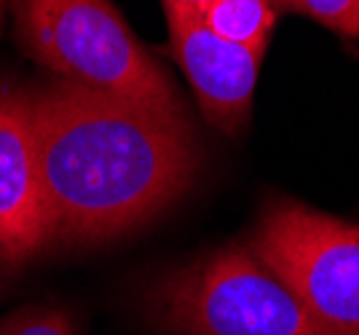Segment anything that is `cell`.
<instances>
[{
  "instance_id": "obj_5",
  "label": "cell",
  "mask_w": 359,
  "mask_h": 335,
  "mask_svg": "<svg viewBox=\"0 0 359 335\" xmlns=\"http://www.w3.org/2000/svg\"><path fill=\"white\" fill-rule=\"evenodd\" d=\"M48 244L32 97L0 83V266L14 268Z\"/></svg>"
},
{
  "instance_id": "obj_6",
  "label": "cell",
  "mask_w": 359,
  "mask_h": 335,
  "mask_svg": "<svg viewBox=\"0 0 359 335\" xmlns=\"http://www.w3.org/2000/svg\"><path fill=\"white\" fill-rule=\"evenodd\" d=\"M166 22L172 54L191 81L207 121L225 135H239L250 121L263 54L215 35L198 14L166 11Z\"/></svg>"
},
{
  "instance_id": "obj_1",
  "label": "cell",
  "mask_w": 359,
  "mask_h": 335,
  "mask_svg": "<svg viewBox=\"0 0 359 335\" xmlns=\"http://www.w3.org/2000/svg\"><path fill=\"white\" fill-rule=\"evenodd\" d=\"M48 242H105L175 204L201 169L188 116L70 81L30 92Z\"/></svg>"
},
{
  "instance_id": "obj_9",
  "label": "cell",
  "mask_w": 359,
  "mask_h": 335,
  "mask_svg": "<svg viewBox=\"0 0 359 335\" xmlns=\"http://www.w3.org/2000/svg\"><path fill=\"white\" fill-rule=\"evenodd\" d=\"M0 335H78L73 320L57 308H25L0 322Z\"/></svg>"
},
{
  "instance_id": "obj_4",
  "label": "cell",
  "mask_w": 359,
  "mask_h": 335,
  "mask_svg": "<svg viewBox=\"0 0 359 335\" xmlns=\"http://www.w3.org/2000/svg\"><path fill=\"white\" fill-rule=\"evenodd\" d=\"M250 249L332 335H359V223L279 198L260 212Z\"/></svg>"
},
{
  "instance_id": "obj_10",
  "label": "cell",
  "mask_w": 359,
  "mask_h": 335,
  "mask_svg": "<svg viewBox=\"0 0 359 335\" xmlns=\"http://www.w3.org/2000/svg\"><path fill=\"white\" fill-rule=\"evenodd\" d=\"M212 0H164L166 11H188V14H201Z\"/></svg>"
},
{
  "instance_id": "obj_12",
  "label": "cell",
  "mask_w": 359,
  "mask_h": 335,
  "mask_svg": "<svg viewBox=\"0 0 359 335\" xmlns=\"http://www.w3.org/2000/svg\"><path fill=\"white\" fill-rule=\"evenodd\" d=\"M0 289H3V276H0Z\"/></svg>"
},
{
  "instance_id": "obj_3",
  "label": "cell",
  "mask_w": 359,
  "mask_h": 335,
  "mask_svg": "<svg viewBox=\"0 0 359 335\" xmlns=\"http://www.w3.org/2000/svg\"><path fill=\"white\" fill-rule=\"evenodd\" d=\"M150 303L172 335H332L250 247H225L166 274Z\"/></svg>"
},
{
  "instance_id": "obj_7",
  "label": "cell",
  "mask_w": 359,
  "mask_h": 335,
  "mask_svg": "<svg viewBox=\"0 0 359 335\" xmlns=\"http://www.w3.org/2000/svg\"><path fill=\"white\" fill-rule=\"evenodd\" d=\"M198 16L215 35L266 54L276 6L273 0H212Z\"/></svg>"
},
{
  "instance_id": "obj_8",
  "label": "cell",
  "mask_w": 359,
  "mask_h": 335,
  "mask_svg": "<svg viewBox=\"0 0 359 335\" xmlns=\"http://www.w3.org/2000/svg\"><path fill=\"white\" fill-rule=\"evenodd\" d=\"M292 8L309 14L346 41L359 38V0H292Z\"/></svg>"
},
{
  "instance_id": "obj_11",
  "label": "cell",
  "mask_w": 359,
  "mask_h": 335,
  "mask_svg": "<svg viewBox=\"0 0 359 335\" xmlns=\"http://www.w3.org/2000/svg\"><path fill=\"white\" fill-rule=\"evenodd\" d=\"M273 3H282V6H290V8H292V0H273Z\"/></svg>"
},
{
  "instance_id": "obj_13",
  "label": "cell",
  "mask_w": 359,
  "mask_h": 335,
  "mask_svg": "<svg viewBox=\"0 0 359 335\" xmlns=\"http://www.w3.org/2000/svg\"><path fill=\"white\" fill-rule=\"evenodd\" d=\"M0 6H3V0H0Z\"/></svg>"
},
{
  "instance_id": "obj_2",
  "label": "cell",
  "mask_w": 359,
  "mask_h": 335,
  "mask_svg": "<svg viewBox=\"0 0 359 335\" xmlns=\"http://www.w3.org/2000/svg\"><path fill=\"white\" fill-rule=\"evenodd\" d=\"M25 51L62 81L185 116L175 83L110 0H16Z\"/></svg>"
}]
</instances>
